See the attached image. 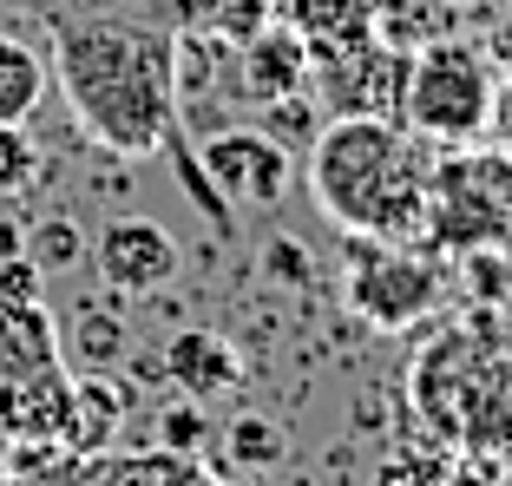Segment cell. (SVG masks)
<instances>
[{
  "mask_svg": "<svg viewBox=\"0 0 512 486\" xmlns=\"http://www.w3.org/2000/svg\"><path fill=\"white\" fill-rule=\"evenodd\" d=\"M53 79L73 125L112 158H151L178 132V33L106 14H46Z\"/></svg>",
  "mask_w": 512,
  "mask_h": 486,
  "instance_id": "6da1fadb",
  "label": "cell"
},
{
  "mask_svg": "<svg viewBox=\"0 0 512 486\" xmlns=\"http://www.w3.org/2000/svg\"><path fill=\"white\" fill-rule=\"evenodd\" d=\"M348 303L375 329H407V322H421L440 303V276L407 243L355 237L348 243Z\"/></svg>",
  "mask_w": 512,
  "mask_h": 486,
  "instance_id": "277c9868",
  "label": "cell"
},
{
  "mask_svg": "<svg viewBox=\"0 0 512 486\" xmlns=\"http://www.w3.org/2000/svg\"><path fill=\"white\" fill-rule=\"evenodd\" d=\"M73 388H79V414H73V434H66V454L92 460V454H106L112 434L125 427V414H132V388L112 381V368H86V375H73Z\"/></svg>",
  "mask_w": 512,
  "mask_h": 486,
  "instance_id": "4fadbf2b",
  "label": "cell"
},
{
  "mask_svg": "<svg viewBox=\"0 0 512 486\" xmlns=\"http://www.w3.org/2000/svg\"><path fill=\"white\" fill-rule=\"evenodd\" d=\"M0 486H46V480H33V473H0Z\"/></svg>",
  "mask_w": 512,
  "mask_h": 486,
  "instance_id": "4316f807",
  "label": "cell"
},
{
  "mask_svg": "<svg viewBox=\"0 0 512 486\" xmlns=\"http://www.w3.org/2000/svg\"><path fill=\"white\" fill-rule=\"evenodd\" d=\"M467 270H473V289H480V296L506 289V263H493V250H473V257H467Z\"/></svg>",
  "mask_w": 512,
  "mask_h": 486,
  "instance_id": "d4e9b609",
  "label": "cell"
},
{
  "mask_svg": "<svg viewBox=\"0 0 512 486\" xmlns=\"http://www.w3.org/2000/svg\"><path fill=\"white\" fill-rule=\"evenodd\" d=\"M0 7H33V0H0Z\"/></svg>",
  "mask_w": 512,
  "mask_h": 486,
  "instance_id": "f1b7e54d",
  "label": "cell"
},
{
  "mask_svg": "<svg viewBox=\"0 0 512 486\" xmlns=\"http://www.w3.org/2000/svg\"><path fill=\"white\" fill-rule=\"evenodd\" d=\"M33 296H46V276L40 263L20 250V257H0V303H33Z\"/></svg>",
  "mask_w": 512,
  "mask_h": 486,
  "instance_id": "603a6c76",
  "label": "cell"
},
{
  "mask_svg": "<svg viewBox=\"0 0 512 486\" xmlns=\"http://www.w3.org/2000/svg\"><path fill=\"white\" fill-rule=\"evenodd\" d=\"M46 79H53V66H46L40 46L20 40V33H0V125L33 119L46 99Z\"/></svg>",
  "mask_w": 512,
  "mask_h": 486,
  "instance_id": "9a60e30c",
  "label": "cell"
},
{
  "mask_svg": "<svg viewBox=\"0 0 512 486\" xmlns=\"http://www.w3.org/2000/svg\"><path fill=\"white\" fill-rule=\"evenodd\" d=\"M211 447V414H204V401H171V408H158V454H204Z\"/></svg>",
  "mask_w": 512,
  "mask_h": 486,
  "instance_id": "ffe728a7",
  "label": "cell"
},
{
  "mask_svg": "<svg viewBox=\"0 0 512 486\" xmlns=\"http://www.w3.org/2000/svg\"><path fill=\"white\" fill-rule=\"evenodd\" d=\"M20 250H27V224L0 211V257H20Z\"/></svg>",
  "mask_w": 512,
  "mask_h": 486,
  "instance_id": "484cf974",
  "label": "cell"
},
{
  "mask_svg": "<svg viewBox=\"0 0 512 486\" xmlns=\"http://www.w3.org/2000/svg\"><path fill=\"white\" fill-rule=\"evenodd\" d=\"M263 276L283 283V289H309V283H316L309 243H302V237H270V243H263Z\"/></svg>",
  "mask_w": 512,
  "mask_h": 486,
  "instance_id": "7402d4cb",
  "label": "cell"
},
{
  "mask_svg": "<svg viewBox=\"0 0 512 486\" xmlns=\"http://www.w3.org/2000/svg\"><path fill=\"white\" fill-rule=\"evenodd\" d=\"M40 178V145L27 138V125H0V198H20Z\"/></svg>",
  "mask_w": 512,
  "mask_h": 486,
  "instance_id": "44dd1931",
  "label": "cell"
},
{
  "mask_svg": "<svg viewBox=\"0 0 512 486\" xmlns=\"http://www.w3.org/2000/svg\"><path fill=\"white\" fill-rule=\"evenodd\" d=\"M158 368H165V375L178 381V388H184L191 401L230 395V388L243 381V355L230 349L224 335H211V329H184L178 342L165 349V362H158Z\"/></svg>",
  "mask_w": 512,
  "mask_h": 486,
  "instance_id": "7c38bea8",
  "label": "cell"
},
{
  "mask_svg": "<svg viewBox=\"0 0 512 486\" xmlns=\"http://www.w3.org/2000/svg\"><path fill=\"white\" fill-rule=\"evenodd\" d=\"M302 152L316 211L348 237L407 243L434 217V152L414 125H394L388 112H342Z\"/></svg>",
  "mask_w": 512,
  "mask_h": 486,
  "instance_id": "7a4b0ae2",
  "label": "cell"
},
{
  "mask_svg": "<svg viewBox=\"0 0 512 486\" xmlns=\"http://www.w3.org/2000/svg\"><path fill=\"white\" fill-rule=\"evenodd\" d=\"M401 112L427 145H467L499 112V73L473 40H427L401 79Z\"/></svg>",
  "mask_w": 512,
  "mask_h": 486,
  "instance_id": "3957f363",
  "label": "cell"
},
{
  "mask_svg": "<svg viewBox=\"0 0 512 486\" xmlns=\"http://www.w3.org/2000/svg\"><path fill=\"white\" fill-rule=\"evenodd\" d=\"M256 112H263L256 125H263L276 145H309V138L322 132V119H316V92H309V86H302V92H283V99H263Z\"/></svg>",
  "mask_w": 512,
  "mask_h": 486,
  "instance_id": "d6986e66",
  "label": "cell"
},
{
  "mask_svg": "<svg viewBox=\"0 0 512 486\" xmlns=\"http://www.w3.org/2000/svg\"><path fill=\"white\" fill-rule=\"evenodd\" d=\"M125 355H132V322H125L119 309L86 303L60 329V362L73 368V375H86V368H119Z\"/></svg>",
  "mask_w": 512,
  "mask_h": 486,
  "instance_id": "5bb4252c",
  "label": "cell"
},
{
  "mask_svg": "<svg viewBox=\"0 0 512 486\" xmlns=\"http://www.w3.org/2000/svg\"><path fill=\"white\" fill-rule=\"evenodd\" d=\"M40 14H106V20H132V27H158V33H256L263 27V0H33Z\"/></svg>",
  "mask_w": 512,
  "mask_h": 486,
  "instance_id": "52a82bcc",
  "label": "cell"
},
{
  "mask_svg": "<svg viewBox=\"0 0 512 486\" xmlns=\"http://www.w3.org/2000/svg\"><path fill=\"white\" fill-rule=\"evenodd\" d=\"M230 460H237L243 473H263V467H283L289 460V427L276 421V414H237L224 434Z\"/></svg>",
  "mask_w": 512,
  "mask_h": 486,
  "instance_id": "ac0fdd59",
  "label": "cell"
},
{
  "mask_svg": "<svg viewBox=\"0 0 512 486\" xmlns=\"http://www.w3.org/2000/svg\"><path fill=\"white\" fill-rule=\"evenodd\" d=\"M92 270L112 296H158L165 283H178L184 270V250L165 224H151V217H112L99 237H92Z\"/></svg>",
  "mask_w": 512,
  "mask_h": 486,
  "instance_id": "5b68a950",
  "label": "cell"
},
{
  "mask_svg": "<svg viewBox=\"0 0 512 486\" xmlns=\"http://www.w3.org/2000/svg\"><path fill=\"white\" fill-rule=\"evenodd\" d=\"M53 368L66 362H60V316L46 309V296L0 303V381H33Z\"/></svg>",
  "mask_w": 512,
  "mask_h": 486,
  "instance_id": "8fae6325",
  "label": "cell"
},
{
  "mask_svg": "<svg viewBox=\"0 0 512 486\" xmlns=\"http://www.w3.org/2000/svg\"><path fill=\"white\" fill-rule=\"evenodd\" d=\"M73 414H79L73 368H53V375H33V381H0V434L7 441H60L66 447Z\"/></svg>",
  "mask_w": 512,
  "mask_h": 486,
  "instance_id": "9c48e42d",
  "label": "cell"
},
{
  "mask_svg": "<svg viewBox=\"0 0 512 486\" xmlns=\"http://www.w3.org/2000/svg\"><path fill=\"white\" fill-rule=\"evenodd\" d=\"M27 257L40 263V276H66L92 257V243H86V230H79V217L53 211V217H40V224H27Z\"/></svg>",
  "mask_w": 512,
  "mask_h": 486,
  "instance_id": "e0dca14e",
  "label": "cell"
},
{
  "mask_svg": "<svg viewBox=\"0 0 512 486\" xmlns=\"http://www.w3.org/2000/svg\"><path fill=\"white\" fill-rule=\"evenodd\" d=\"M158 152L171 158V171H178V184L191 191V204L204 211V224H211L217 237H237V211H230V198H224V191L211 184V171H204V158H197V145L184 138V125H178V132L165 138V145H158Z\"/></svg>",
  "mask_w": 512,
  "mask_h": 486,
  "instance_id": "2e32d148",
  "label": "cell"
},
{
  "mask_svg": "<svg viewBox=\"0 0 512 486\" xmlns=\"http://www.w3.org/2000/svg\"><path fill=\"white\" fill-rule=\"evenodd\" d=\"M197 158H204L211 184L230 204L270 211V204H283V191H289V145H276L263 125H224V132H211L204 145H197Z\"/></svg>",
  "mask_w": 512,
  "mask_h": 486,
  "instance_id": "8992f818",
  "label": "cell"
},
{
  "mask_svg": "<svg viewBox=\"0 0 512 486\" xmlns=\"http://www.w3.org/2000/svg\"><path fill=\"white\" fill-rule=\"evenodd\" d=\"M401 79H407V60L401 53H388V46L375 40H355L342 46V60H316V73H309V86H316V99H329L335 119L342 112H394L401 106Z\"/></svg>",
  "mask_w": 512,
  "mask_h": 486,
  "instance_id": "ba28073f",
  "label": "cell"
},
{
  "mask_svg": "<svg viewBox=\"0 0 512 486\" xmlns=\"http://www.w3.org/2000/svg\"><path fill=\"white\" fill-rule=\"evenodd\" d=\"M309 73H316V60H309V40H302L296 27H263L243 33L237 46V92L243 99H283V92H302L309 86Z\"/></svg>",
  "mask_w": 512,
  "mask_h": 486,
  "instance_id": "30bf717a",
  "label": "cell"
},
{
  "mask_svg": "<svg viewBox=\"0 0 512 486\" xmlns=\"http://www.w3.org/2000/svg\"><path fill=\"white\" fill-rule=\"evenodd\" d=\"M151 467H158V486H224L197 454H158Z\"/></svg>",
  "mask_w": 512,
  "mask_h": 486,
  "instance_id": "cb8c5ba5",
  "label": "cell"
},
{
  "mask_svg": "<svg viewBox=\"0 0 512 486\" xmlns=\"http://www.w3.org/2000/svg\"><path fill=\"white\" fill-rule=\"evenodd\" d=\"M230 486H263V473H243V480H230Z\"/></svg>",
  "mask_w": 512,
  "mask_h": 486,
  "instance_id": "83f0119b",
  "label": "cell"
}]
</instances>
